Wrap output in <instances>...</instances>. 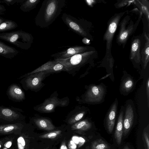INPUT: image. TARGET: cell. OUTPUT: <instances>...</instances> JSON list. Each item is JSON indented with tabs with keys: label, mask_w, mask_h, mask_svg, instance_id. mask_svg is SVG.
Wrapping results in <instances>:
<instances>
[{
	"label": "cell",
	"mask_w": 149,
	"mask_h": 149,
	"mask_svg": "<svg viewBox=\"0 0 149 149\" xmlns=\"http://www.w3.org/2000/svg\"><path fill=\"white\" fill-rule=\"evenodd\" d=\"M65 0H45L35 19L36 25L41 28L49 26L61 14Z\"/></svg>",
	"instance_id": "cell-1"
},
{
	"label": "cell",
	"mask_w": 149,
	"mask_h": 149,
	"mask_svg": "<svg viewBox=\"0 0 149 149\" xmlns=\"http://www.w3.org/2000/svg\"><path fill=\"white\" fill-rule=\"evenodd\" d=\"M97 54L95 50L75 55L65 59H57L55 61L64 65L68 72H74L89 63Z\"/></svg>",
	"instance_id": "cell-2"
},
{
	"label": "cell",
	"mask_w": 149,
	"mask_h": 149,
	"mask_svg": "<svg viewBox=\"0 0 149 149\" xmlns=\"http://www.w3.org/2000/svg\"><path fill=\"white\" fill-rule=\"evenodd\" d=\"M138 19L134 24L127 15L122 20L119 24V31L117 36L116 42L119 45H122L124 47L130 37L136 30L141 19L142 13L140 11Z\"/></svg>",
	"instance_id": "cell-3"
},
{
	"label": "cell",
	"mask_w": 149,
	"mask_h": 149,
	"mask_svg": "<svg viewBox=\"0 0 149 149\" xmlns=\"http://www.w3.org/2000/svg\"><path fill=\"white\" fill-rule=\"evenodd\" d=\"M0 39L24 49L30 47L32 40L30 34L22 31L0 33Z\"/></svg>",
	"instance_id": "cell-4"
},
{
	"label": "cell",
	"mask_w": 149,
	"mask_h": 149,
	"mask_svg": "<svg viewBox=\"0 0 149 149\" xmlns=\"http://www.w3.org/2000/svg\"><path fill=\"white\" fill-rule=\"evenodd\" d=\"M61 19L64 23L72 31L84 38L90 40L92 38L89 32L88 23L82 19H77L66 13L63 14Z\"/></svg>",
	"instance_id": "cell-5"
},
{
	"label": "cell",
	"mask_w": 149,
	"mask_h": 149,
	"mask_svg": "<svg viewBox=\"0 0 149 149\" xmlns=\"http://www.w3.org/2000/svg\"><path fill=\"white\" fill-rule=\"evenodd\" d=\"M126 11L115 14L107 22V29L104 35L103 39L106 41V54H111L112 42L115 33L120 21Z\"/></svg>",
	"instance_id": "cell-6"
},
{
	"label": "cell",
	"mask_w": 149,
	"mask_h": 149,
	"mask_svg": "<svg viewBox=\"0 0 149 149\" xmlns=\"http://www.w3.org/2000/svg\"><path fill=\"white\" fill-rule=\"evenodd\" d=\"M50 74L46 71L35 73L23 78L20 82L26 90H37L43 85L42 81Z\"/></svg>",
	"instance_id": "cell-7"
},
{
	"label": "cell",
	"mask_w": 149,
	"mask_h": 149,
	"mask_svg": "<svg viewBox=\"0 0 149 149\" xmlns=\"http://www.w3.org/2000/svg\"><path fill=\"white\" fill-rule=\"evenodd\" d=\"M68 104L69 99H66V97L60 99L52 95L45 99L43 103L36 106L34 109L39 112L49 113L54 111L55 109L58 106H66Z\"/></svg>",
	"instance_id": "cell-8"
},
{
	"label": "cell",
	"mask_w": 149,
	"mask_h": 149,
	"mask_svg": "<svg viewBox=\"0 0 149 149\" xmlns=\"http://www.w3.org/2000/svg\"><path fill=\"white\" fill-rule=\"evenodd\" d=\"M95 50L94 48L92 47L75 46H72L66 49L52 54L51 56L53 57L54 59H65L77 54Z\"/></svg>",
	"instance_id": "cell-9"
},
{
	"label": "cell",
	"mask_w": 149,
	"mask_h": 149,
	"mask_svg": "<svg viewBox=\"0 0 149 149\" xmlns=\"http://www.w3.org/2000/svg\"><path fill=\"white\" fill-rule=\"evenodd\" d=\"M104 94V89L102 86H92L88 90L85 100L90 102H100L102 100Z\"/></svg>",
	"instance_id": "cell-10"
},
{
	"label": "cell",
	"mask_w": 149,
	"mask_h": 149,
	"mask_svg": "<svg viewBox=\"0 0 149 149\" xmlns=\"http://www.w3.org/2000/svg\"><path fill=\"white\" fill-rule=\"evenodd\" d=\"M134 113L133 108L130 105L127 107L124 120L123 133L124 136L128 133L133 124Z\"/></svg>",
	"instance_id": "cell-11"
},
{
	"label": "cell",
	"mask_w": 149,
	"mask_h": 149,
	"mask_svg": "<svg viewBox=\"0 0 149 149\" xmlns=\"http://www.w3.org/2000/svg\"><path fill=\"white\" fill-rule=\"evenodd\" d=\"M141 41L139 38H136L132 40L131 44L130 58L137 63H139L141 59Z\"/></svg>",
	"instance_id": "cell-12"
},
{
	"label": "cell",
	"mask_w": 149,
	"mask_h": 149,
	"mask_svg": "<svg viewBox=\"0 0 149 149\" xmlns=\"http://www.w3.org/2000/svg\"><path fill=\"white\" fill-rule=\"evenodd\" d=\"M117 102L116 101L111 106L107 117V127L110 133L112 132L113 129L117 110Z\"/></svg>",
	"instance_id": "cell-13"
},
{
	"label": "cell",
	"mask_w": 149,
	"mask_h": 149,
	"mask_svg": "<svg viewBox=\"0 0 149 149\" xmlns=\"http://www.w3.org/2000/svg\"><path fill=\"white\" fill-rule=\"evenodd\" d=\"M8 94L12 98L17 101H21L25 98L24 93L17 85L13 84L9 87Z\"/></svg>",
	"instance_id": "cell-14"
},
{
	"label": "cell",
	"mask_w": 149,
	"mask_h": 149,
	"mask_svg": "<svg viewBox=\"0 0 149 149\" xmlns=\"http://www.w3.org/2000/svg\"><path fill=\"white\" fill-rule=\"evenodd\" d=\"M19 53L15 48L6 45L0 41V55L4 57L12 58Z\"/></svg>",
	"instance_id": "cell-15"
},
{
	"label": "cell",
	"mask_w": 149,
	"mask_h": 149,
	"mask_svg": "<svg viewBox=\"0 0 149 149\" xmlns=\"http://www.w3.org/2000/svg\"><path fill=\"white\" fill-rule=\"evenodd\" d=\"M123 111L120 114L114 134L116 141L118 145L121 142L123 133Z\"/></svg>",
	"instance_id": "cell-16"
},
{
	"label": "cell",
	"mask_w": 149,
	"mask_h": 149,
	"mask_svg": "<svg viewBox=\"0 0 149 149\" xmlns=\"http://www.w3.org/2000/svg\"><path fill=\"white\" fill-rule=\"evenodd\" d=\"M14 109L0 106V117L9 119L19 118L21 114Z\"/></svg>",
	"instance_id": "cell-17"
},
{
	"label": "cell",
	"mask_w": 149,
	"mask_h": 149,
	"mask_svg": "<svg viewBox=\"0 0 149 149\" xmlns=\"http://www.w3.org/2000/svg\"><path fill=\"white\" fill-rule=\"evenodd\" d=\"M146 42L141 53V58L143 63L144 68L146 67L149 61V36L148 33L144 34Z\"/></svg>",
	"instance_id": "cell-18"
},
{
	"label": "cell",
	"mask_w": 149,
	"mask_h": 149,
	"mask_svg": "<svg viewBox=\"0 0 149 149\" xmlns=\"http://www.w3.org/2000/svg\"><path fill=\"white\" fill-rule=\"evenodd\" d=\"M34 121L37 126L41 129L50 131L55 128V127L51 121L47 118H37Z\"/></svg>",
	"instance_id": "cell-19"
},
{
	"label": "cell",
	"mask_w": 149,
	"mask_h": 149,
	"mask_svg": "<svg viewBox=\"0 0 149 149\" xmlns=\"http://www.w3.org/2000/svg\"><path fill=\"white\" fill-rule=\"evenodd\" d=\"M56 63L57 62L54 60L52 61H49L33 71L21 77L19 79L23 78L31 74L40 72L46 71L51 73L50 71Z\"/></svg>",
	"instance_id": "cell-20"
},
{
	"label": "cell",
	"mask_w": 149,
	"mask_h": 149,
	"mask_svg": "<svg viewBox=\"0 0 149 149\" xmlns=\"http://www.w3.org/2000/svg\"><path fill=\"white\" fill-rule=\"evenodd\" d=\"M40 1V0L26 1L21 5L20 8L23 12H29L35 8Z\"/></svg>",
	"instance_id": "cell-21"
},
{
	"label": "cell",
	"mask_w": 149,
	"mask_h": 149,
	"mask_svg": "<svg viewBox=\"0 0 149 149\" xmlns=\"http://www.w3.org/2000/svg\"><path fill=\"white\" fill-rule=\"evenodd\" d=\"M92 126L91 123L87 120H84L74 124L72 127L74 130L86 131L91 128Z\"/></svg>",
	"instance_id": "cell-22"
},
{
	"label": "cell",
	"mask_w": 149,
	"mask_h": 149,
	"mask_svg": "<svg viewBox=\"0 0 149 149\" xmlns=\"http://www.w3.org/2000/svg\"><path fill=\"white\" fill-rule=\"evenodd\" d=\"M17 26V25L15 22L7 20L3 21L0 24V32L12 30Z\"/></svg>",
	"instance_id": "cell-23"
},
{
	"label": "cell",
	"mask_w": 149,
	"mask_h": 149,
	"mask_svg": "<svg viewBox=\"0 0 149 149\" xmlns=\"http://www.w3.org/2000/svg\"><path fill=\"white\" fill-rule=\"evenodd\" d=\"M109 148L108 144L101 139H98L93 141L91 146V149H107Z\"/></svg>",
	"instance_id": "cell-24"
},
{
	"label": "cell",
	"mask_w": 149,
	"mask_h": 149,
	"mask_svg": "<svg viewBox=\"0 0 149 149\" xmlns=\"http://www.w3.org/2000/svg\"><path fill=\"white\" fill-rule=\"evenodd\" d=\"M137 2V4L139 5L141 9V11L142 13H144L146 17L148 22L149 23V6L148 4L147 5L146 1H139L136 0Z\"/></svg>",
	"instance_id": "cell-25"
},
{
	"label": "cell",
	"mask_w": 149,
	"mask_h": 149,
	"mask_svg": "<svg viewBox=\"0 0 149 149\" xmlns=\"http://www.w3.org/2000/svg\"><path fill=\"white\" fill-rule=\"evenodd\" d=\"M85 112L84 111H78L75 113L70 119L69 123L70 124H73L81 120L84 116Z\"/></svg>",
	"instance_id": "cell-26"
},
{
	"label": "cell",
	"mask_w": 149,
	"mask_h": 149,
	"mask_svg": "<svg viewBox=\"0 0 149 149\" xmlns=\"http://www.w3.org/2000/svg\"><path fill=\"white\" fill-rule=\"evenodd\" d=\"M134 82L132 80L128 78L125 80L122 84V87L125 91H128L132 87Z\"/></svg>",
	"instance_id": "cell-27"
},
{
	"label": "cell",
	"mask_w": 149,
	"mask_h": 149,
	"mask_svg": "<svg viewBox=\"0 0 149 149\" xmlns=\"http://www.w3.org/2000/svg\"><path fill=\"white\" fill-rule=\"evenodd\" d=\"M61 132V131L60 130L52 132L45 134L43 135L40 137L41 138L53 139L55 138Z\"/></svg>",
	"instance_id": "cell-28"
},
{
	"label": "cell",
	"mask_w": 149,
	"mask_h": 149,
	"mask_svg": "<svg viewBox=\"0 0 149 149\" xmlns=\"http://www.w3.org/2000/svg\"><path fill=\"white\" fill-rule=\"evenodd\" d=\"M143 139L145 149H149V137L148 133L144 130Z\"/></svg>",
	"instance_id": "cell-29"
},
{
	"label": "cell",
	"mask_w": 149,
	"mask_h": 149,
	"mask_svg": "<svg viewBox=\"0 0 149 149\" xmlns=\"http://www.w3.org/2000/svg\"><path fill=\"white\" fill-rule=\"evenodd\" d=\"M134 1H123V2L120 3L118 5V8L122 7L124 6L125 5H126L128 3H131V2H132Z\"/></svg>",
	"instance_id": "cell-30"
},
{
	"label": "cell",
	"mask_w": 149,
	"mask_h": 149,
	"mask_svg": "<svg viewBox=\"0 0 149 149\" xmlns=\"http://www.w3.org/2000/svg\"><path fill=\"white\" fill-rule=\"evenodd\" d=\"M17 0H5L3 1H0V2L1 1L3 3H4L7 5H12L16 3Z\"/></svg>",
	"instance_id": "cell-31"
},
{
	"label": "cell",
	"mask_w": 149,
	"mask_h": 149,
	"mask_svg": "<svg viewBox=\"0 0 149 149\" xmlns=\"http://www.w3.org/2000/svg\"><path fill=\"white\" fill-rule=\"evenodd\" d=\"M146 91L148 98V106H149V79H148L146 82Z\"/></svg>",
	"instance_id": "cell-32"
},
{
	"label": "cell",
	"mask_w": 149,
	"mask_h": 149,
	"mask_svg": "<svg viewBox=\"0 0 149 149\" xmlns=\"http://www.w3.org/2000/svg\"><path fill=\"white\" fill-rule=\"evenodd\" d=\"M18 143H20L23 146L25 145V143L24 139L22 137H19L17 140Z\"/></svg>",
	"instance_id": "cell-33"
},
{
	"label": "cell",
	"mask_w": 149,
	"mask_h": 149,
	"mask_svg": "<svg viewBox=\"0 0 149 149\" xmlns=\"http://www.w3.org/2000/svg\"><path fill=\"white\" fill-rule=\"evenodd\" d=\"M90 41L89 39L86 38H84L82 40V42L86 45H90L91 44Z\"/></svg>",
	"instance_id": "cell-34"
},
{
	"label": "cell",
	"mask_w": 149,
	"mask_h": 149,
	"mask_svg": "<svg viewBox=\"0 0 149 149\" xmlns=\"http://www.w3.org/2000/svg\"><path fill=\"white\" fill-rule=\"evenodd\" d=\"M14 128V127L13 126H8L4 129V130L6 132H8L13 130Z\"/></svg>",
	"instance_id": "cell-35"
},
{
	"label": "cell",
	"mask_w": 149,
	"mask_h": 149,
	"mask_svg": "<svg viewBox=\"0 0 149 149\" xmlns=\"http://www.w3.org/2000/svg\"><path fill=\"white\" fill-rule=\"evenodd\" d=\"M87 3L90 6L93 5V3L95 2V1L94 0H88V1H86Z\"/></svg>",
	"instance_id": "cell-36"
},
{
	"label": "cell",
	"mask_w": 149,
	"mask_h": 149,
	"mask_svg": "<svg viewBox=\"0 0 149 149\" xmlns=\"http://www.w3.org/2000/svg\"><path fill=\"white\" fill-rule=\"evenodd\" d=\"M5 10L6 9L5 8V7L3 6L0 5V14Z\"/></svg>",
	"instance_id": "cell-37"
},
{
	"label": "cell",
	"mask_w": 149,
	"mask_h": 149,
	"mask_svg": "<svg viewBox=\"0 0 149 149\" xmlns=\"http://www.w3.org/2000/svg\"><path fill=\"white\" fill-rule=\"evenodd\" d=\"M12 145V143L10 141L8 142L6 145V147L7 148L10 147Z\"/></svg>",
	"instance_id": "cell-38"
},
{
	"label": "cell",
	"mask_w": 149,
	"mask_h": 149,
	"mask_svg": "<svg viewBox=\"0 0 149 149\" xmlns=\"http://www.w3.org/2000/svg\"><path fill=\"white\" fill-rule=\"evenodd\" d=\"M60 149H68V148L66 146L63 145L61 146Z\"/></svg>",
	"instance_id": "cell-39"
},
{
	"label": "cell",
	"mask_w": 149,
	"mask_h": 149,
	"mask_svg": "<svg viewBox=\"0 0 149 149\" xmlns=\"http://www.w3.org/2000/svg\"><path fill=\"white\" fill-rule=\"evenodd\" d=\"M79 141L81 142L84 143L85 142V140L84 139L81 137H80L79 138Z\"/></svg>",
	"instance_id": "cell-40"
},
{
	"label": "cell",
	"mask_w": 149,
	"mask_h": 149,
	"mask_svg": "<svg viewBox=\"0 0 149 149\" xmlns=\"http://www.w3.org/2000/svg\"><path fill=\"white\" fill-rule=\"evenodd\" d=\"M123 149H130V148L127 146H125Z\"/></svg>",
	"instance_id": "cell-41"
},
{
	"label": "cell",
	"mask_w": 149,
	"mask_h": 149,
	"mask_svg": "<svg viewBox=\"0 0 149 149\" xmlns=\"http://www.w3.org/2000/svg\"><path fill=\"white\" fill-rule=\"evenodd\" d=\"M3 19L0 18V24L3 22Z\"/></svg>",
	"instance_id": "cell-42"
},
{
	"label": "cell",
	"mask_w": 149,
	"mask_h": 149,
	"mask_svg": "<svg viewBox=\"0 0 149 149\" xmlns=\"http://www.w3.org/2000/svg\"><path fill=\"white\" fill-rule=\"evenodd\" d=\"M1 145L0 144V148H1Z\"/></svg>",
	"instance_id": "cell-43"
},
{
	"label": "cell",
	"mask_w": 149,
	"mask_h": 149,
	"mask_svg": "<svg viewBox=\"0 0 149 149\" xmlns=\"http://www.w3.org/2000/svg\"><path fill=\"white\" fill-rule=\"evenodd\" d=\"M107 149L103 148V149Z\"/></svg>",
	"instance_id": "cell-44"
}]
</instances>
